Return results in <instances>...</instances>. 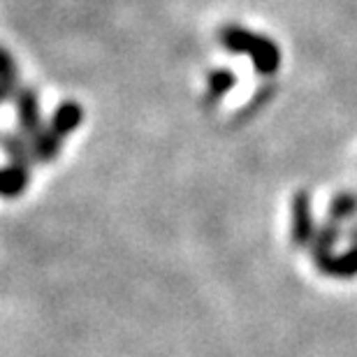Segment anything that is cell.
I'll use <instances>...</instances> for the list:
<instances>
[{
	"mask_svg": "<svg viewBox=\"0 0 357 357\" xmlns=\"http://www.w3.org/2000/svg\"><path fill=\"white\" fill-rule=\"evenodd\" d=\"M14 105H17V119L21 126V132L28 142L40 137L45 126H42V114H40V98L31 86H19L14 93Z\"/></svg>",
	"mask_w": 357,
	"mask_h": 357,
	"instance_id": "7a4b0ae2",
	"label": "cell"
},
{
	"mask_svg": "<svg viewBox=\"0 0 357 357\" xmlns=\"http://www.w3.org/2000/svg\"><path fill=\"white\" fill-rule=\"evenodd\" d=\"M10 98H14V93L7 89V86H3V84H0V102H5V100H10Z\"/></svg>",
	"mask_w": 357,
	"mask_h": 357,
	"instance_id": "7c38bea8",
	"label": "cell"
},
{
	"mask_svg": "<svg viewBox=\"0 0 357 357\" xmlns=\"http://www.w3.org/2000/svg\"><path fill=\"white\" fill-rule=\"evenodd\" d=\"M237 84V77H234L232 70L227 68H218L211 70L209 79H206V105H216L218 100H223L227 93L232 91V86Z\"/></svg>",
	"mask_w": 357,
	"mask_h": 357,
	"instance_id": "52a82bcc",
	"label": "cell"
},
{
	"mask_svg": "<svg viewBox=\"0 0 357 357\" xmlns=\"http://www.w3.org/2000/svg\"><path fill=\"white\" fill-rule=\"evenodd\" d=\"M313 234H316V225H313V216H311V197L306 190H299L292 197V227H290L292 244L297 248L311 246Z\"/></svg>",
	"mask_w": 357,
	"mask_h": 357,
	"instance_id": "3957f363",
	"label": "cell"
},
{
	"mask_svg": "<svg viewBox=\"0 0 357 357\" xmlns=\"http://www.w3.org/2000/svg\"><path fill=\"white\" fill-rule=\"evenodd\" d=\"M0 146H3V151L10 155V160L14 165L31 169V165L35 162L33 151H31V142H26L21 135H0Z\"/></svg>",
	"mask_w": 357,
	"mask_h": 357,
	"instance_id": "ba28073f",
	"label": "cell"
},
{
	"mask_svg": "<svg viewBox=\"0 0 357 357\" xmlns=\"http://www.w3.org/2000/svg\"><path fill=\"white\" fill-rule=\"evenodd\" d=\"M82 121H84V107L79 102L68 100V102L56 107V112H54L52 121H49L47 130L52 132L54 137H59L63 142L70 132L77 130V128L82 126Z\"/></svg>",
	"mask_w": 357,
	"mask_h": 357,
	"instance_id": "277c9868",
	"label": "cell"
},
{
	"mask_svg": "<svg viewBox=\"0 0 357 357\" xmlns=\"http://www.w3.org/2000/svg\"><path fill=\"white\" fill-rule=\"evenodd\" d=\"M218 42L232 54H246L253 63L255 73L262 77L276 75L278 68H281V49H278L276 42L269 40L267 35L253 33L244 26L230 24V26L220 28Z\"/></svg>",
	"mask_w": 357,
	"mask_h": 357,
	"instance_id": "6da1fadb",
	"label": "cell"
},
{
	"mask_svg": "<svg viewBox=\"0 0 357 357\" xmlns=\"http://www.w3.org/2000/svg\"><path fill=\"white\" fill-rule=\"evenodd\" d=\"M0 84L7 86L12 93H17L19 89V73H17V63L10 56L7 49L0 47Z\"/></svg>",
	"mask_w": 357,
	"mask_h": 357,
	"instance_id": "30bf717a",
	"label": "cell"
},
{
	"mask_svg": "<svg viewBox=\"0 0 357 357\" xmlns=\"http://www.w3.org/2000/svg\"><path fill=\"white\" fill-rule=\"evenodd\" d=\"M357 213V195L355 192H339L330 204V220L344 223Z\"/></svg>",
	"mask_w": 357,
	"mask_h": 357,
	"instance_id": "9c48e42d",
	"label": "cell"
},
{
	"mask_svg": "<svg viewBox=\"0 0 357 357\" xmlns=\"http://www.w3.org/2000/svg\"><path fill=\"white\" fill-rule=\"evenodd\" d=\"M316 267L327 276H355L357 274V246L341 255H325V258H316Z\"/></svg>",
	"mask_w": 357,
	"mask_h": 357,
	"instance_id": "5b68a950",
	"label": "cell"
},
{
	"mask_svg": "<svg viewBox=\"0 0 357 357\" xmlns=\"http://www.w3.org/2000/svg\"><path fill=\"white\" fill-rule=\"evenodd\" d=\"M271 96H274V86L260 89L258 93H255V98L251 100V102L246 105V109H241V119H248V116H253L255 112H260V107H265V102H269Z\"/></svg>",
	"mask_w": 357,
	"mask_h": 357,
	"instance_id": "8fae6325",
	"label": "cell"
},
{
	"mask_svg": "<svg viewBox=\"0 0 357 357\" xmlns=\"http://www.w3.org/2000/svg\"><path fill=\"white\" fill-rule=\"evenodd\" d=\"M28 178H31L28 167L14 165V162L0 167V197H19L26 190Z\"/></svg>",
	"mask_w": 357,
	"mask_h": 357,
	"instance_id": "8992f818",
	"label": "cell"
}]
</instances>
